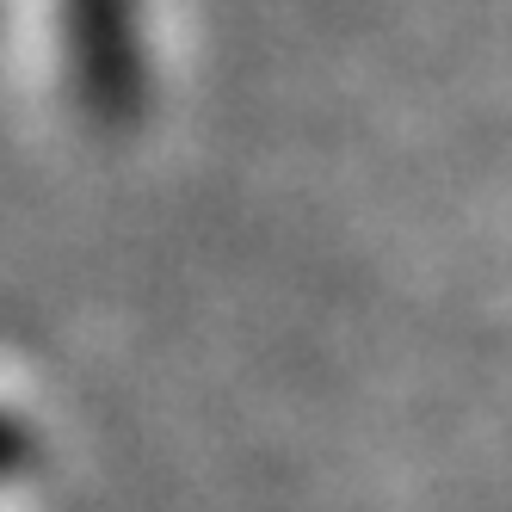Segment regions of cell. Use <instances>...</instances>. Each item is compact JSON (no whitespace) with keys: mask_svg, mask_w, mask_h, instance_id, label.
I'll use <instances>...</instances> for the list:
<instances>
[{"mask_svg":"<svg viewBox=\"0 0 512 512\" xmlns=\"http://www.w3.org/2000/svg\"><path fill=\"white\" fill-rule=\"evenodd\" d=\"M62 44H68V75H75L81 105L105 124H124L142 99L130 0H62Z\"/></svg>","mask_w":512,"mask_h":512,"instance_id":"6da1fadb","label":"cell"}]
</instances>
